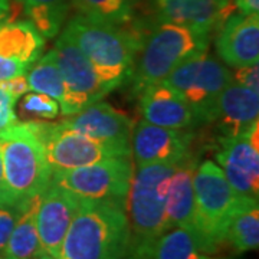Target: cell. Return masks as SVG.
Here are the masks:
<instances>
[{
    "label": "cell",
    "instance_id": "7",
    "mask_svg": "<svg viewBox=\"0 0 259 259\" xmlns=\"http://www.w3.org/2000/svg\"><path fill=\"white\" fill-rule=\"evenodd\" d=\"M164 82L185 98L199 124H210L218 98L232 82V72L207 52L194 55L180 64Z\"/></svg>",
    "mask_w": 259,
    "mask_h": 259
},
{
    "label": "cell",
    "instance_id": "30",
    "mask_svg": "<svg viewBox=\"0 0 259 259\" xmlns=\"http://www.w3.org/2000/svg\"><path fill=\"white\" fill-rule=\"evenodd\" d=\"M232 81L241 87L249 88L259 93V69L258 64L236 68V71L232 74Z\"/></svg>",
    "mask_w": 259,
    "mask_h": 259
},
{
    "label": "cell",
    "instance_id": "14",
    "mask_svg": "<svg viewBox=\"0 0 259 259\" xmlns=\"http://www.w3.org/2000/svg\"><path fill=\"white\" fill-rule=\"evenodd\" d=\"M216 33V52L225 64L235 69L258 64V15L232 13Z\"/></svg>",
    "mask_w": 259,
    "mask_h": 259
},
{
    "label": "cell",
    "instance_id": "26",
    "mask_svg": "<svg viewBox=\"0 0 259 259\" xmlns=\"http://www.w3.org/2000/svg\"><path fill=\"white\" fill-rule=\"evenodd\" d=\"M78 15L107 22L117 26H128L133 22L130 0H69Z\"/></svg>",
    "mask_w": 259,
    "mask_h": 259
},
{
    "label": "cell",
    "instance_id": "21",
    "mask_svg": "<svg viewBox=\"0 0 259 259\" xmlns=\"http://www.w3.org/2000/svg\"><path fill=\"white\" fill-rule=\"evenodd\" d=\"M42 193L25 200L22 212L3 253V259H36L47 255L39 241L36 212Z\"/></svg>",
    "mask_w": 259,
    "mask_h": 259
},
{
    "label": "cell",
    "instance_id": "27",
    "mask_svg": "<svg viewBox=\"0 0 259 259\" xmlns=\"http://www.w3.org/2000/svg\"><path fill=\"white\" fill-rule=\"evenodd\" d=\"M20 108H22V112L29 117L52 120V118H56L59 114V102L51 98L49 95L32 91V93L25 94Z\"/></svg>",
    "mask_w": 259,
    "mask_h": 259
},
{
    "label": "cell",
    "instance_id": "32",
    "mask_svg": "<svg viewBox=\"0 0 259 259\" xmlns=\"http://www.w3.org/2000/svg\"><path fill=\"white\" fill-rule=\"evenodd\" d=\"M0 87L8 91V93L13 97L19 100L22 95L28 94L30 91L28 83V78H26V74L23 75H18L15 78H10V79H6V81H0Z\"/></svg>",
    "mask_w": 259,
    "mask_h": 259
},
{
    "label": "cell",
    "instance_id": "25",
    "mask_svg": "<svg viewBox=\"0 0 259 259\" xmlns=\"http://www.w3.org/2000/svg\"><path fill=\"white\" fill-rule=\"evenodd\" d=\"M26 75L30 91L49 95L56 101H61L64 97V78L56 64L55 55L49 51L47 55L40 56L35 64L30 66Z\"/></svg>",
    "mask_w": 259,
    "mask_h": 259
},
{
    "label": "cell",
    "instance_id": "19",
    "mask_svg": "<svg viewBox=\"0 0 259 259\" xmlns=\"http://www.w3.org/2000/svg\"><path fill=\"white\" fill-rule=\"evenodd\" d=\"M199 164V157L193 150L177 163L171 173L166 199L167 228H183L193 232L194 193L193 175Z\"/></svg>",
    "mask_w": 259,
    "mask_h": 259
},
{
    "label": "cell",
    "instance_id": "6",
    "mask_svg": "<svg viewBox=\"0 0 259 259\" xmlns=\"http://www.w3.org/2000/svg\"><path fill=\"white\" fill-rule=\"evenodd\" d=\"M193 238L199 246L212 255L226 243L232 216L243 197L238 196L212 160L197 164L193 175Z\"/></svg>",
    "mask_w": 259,
    "mask_h": 259
},
{
    "label": "cell",
    "instance_id": "17",
    "mask_svg": "<svg viewBox=\"0 0 259 259\" xmlns=\"http://www.w3.org/2000/svg\"><path fill=\"white\" fill-rule=\"evenodd\" d=\"M158 20L213 33L235 9L232 0H154Z\"/></svg>",
    "mask_w": 259,
    "mask_h": 259
},
{
    "label": "cell",
    "instance_id": "18",
    "mask_svg": "<svg viewBox=\"0 0 259 259\" xmlns=\"http://www.w3.org/2000/svg\"><path fill=\"white\" fill-rule=\"evenodd\" d=\"M143 120L158 127L190 130L197 122L185 98L164 81L144 90L139 97Z\"/></svg>",
    "mask_w": 259,
    "mask_h": 259
},
{
    "label": "cell",
    "instance_id": "11",
    "mask_svg": "<svg viewBox=\"0 0 259 259\" xmlns=\"http://www.w3.org/2000/svg\"><path fill=\"white\" fill-rule=\"evenodd\" d=\"M259 127L238 137L216 139L214 158L238 196L259 200Z\"/></svg>",
    "mask_w": 259,
    "mask_h": 259
},
{
    "label": "cell",
    "instance_id": "29",
    "mask_svg": "<svg viewBox=\"0 0 259 259\" xmlns=\"http://www.w3.org/2000/svg\"><path fill=\"white\" fill-rule=\"evenodd\" d=\"M16 98H13L8 91L0 87V131L18 122V117L15 112Z\"/></svg>",
    "mask_w": 259,
    "mask_h": 259
},
{
    "label": "cell",
    "instance_id": "36",
    "mask_svg": "<svg viewBox=\"0 0 259 259\" xmlns=\"http://www.w3.org/2000/svg\"><path fill=\"white\" fill-rule=\"evenodd\" d=\"M36 259H56V258H52V256H49V255H42V256H39Z\"/></svg>",
    "mask_w": 259,
    "mask_h": 259
},
{
    "label": "cell",
    "instance_id": "15",
    "mask_svg": "<svg viewBox=\"0 0 259 259\" xmlns=\"http://www.w3.org/2000/svg\"><path fill=\"white\" fill-rule=\"evenodd\" d=\"M65 128L110 144L130 146L133 121L107 102L97 101L61 122Z\"/></svg>",
    "mask_w": 259,
    "mask_h": 259
},
{
    "label": "cell",
    "instance_id": "8",
    "mask_svg": "<svg viewBox=\"0 0 259 259\" xmlns=\"http://www.w3.org/2000/svg\"><path fill=\"white\" fill-rule=\"evenodd\" d=\"M30 131L45 150L47 161L52 171L71 170L98 163L101 160L131 156L130 146L110 144L65 128L61 122L28 121Z\"/></svg>",
    "mask_w": 259,
    "mask_h": 259
},
{
    "label": "cell",
    "instance_id": "3",
    "mask_svg": "<svg viewBox=\"0 0 259 259\" xmlns=\"http://www.w3.org/2000/svg\"><path fill=\"white\" fill-rule=\"evenodd\" d=\"M130 228L125 207L81 200L58 259H125Z\"/></svg>",
    "mask_w": 259,
    "mask_h": 259
},
{
    "label": "cell",
    "instance_id": "33",
    "mask_svg": "<svg viewBox=\"0 0 259 259\" xmlns=\"http://www.w3.org/2000/svg\"><path fill=\"white\" fill-rule=\"evenodd\" d=\"M18 6L20 5L16 0H0V22L15 20L18 13Z\"/></svg>",
    "mask_w": 259,
    "mask_h": 259
},
{
    "label": "cell",
    "instance_id": "10",
    "mask_svg": "<svg viewBox=\"0 0 259 259\" xmlns=\"http://www.w3.org/2000/svg\"><path fill=\"white\" fill-rule=\"evenodd\" d=\"M52 52L64 78V97L59 101L62 115L71 117L110 94L88 58L64 33L59 35Z\"/></svg>",
    "mask_w": 259,
    "mask_h": 259
},
{
    "label": "cell",
    "instance_id": "16",
    "mask_svg": "<svg viewBox=\"0 0 259 259\" xmlns=\"http://www.w3.org/2000/svg\"><path fill=\"white\" fill-rule=\"evenodd\" d=\"M259 93L232 81L223 90L214 108L210 124L218 139L238 137L258 124Z\"/></svg>",
    "mask_w": 259,
    "mask_h": 259
},
{
    "label": "cell",
    "instance_id": "1",
    "mask_svg": "<svg viewBox=\"0 0 259 259\" xmlns=\"http://www.w3.org/2000/svg\"><path fill=\"white\" fill-rule=\"evenodd\" d=\"M62 33L82 51L102 85L111 93L130 82L147 32L133 23L117 26L76 13Z\"/></svg>",
    "mask_w": 259,
    "mask_h": 259
},
{
    "label": "cell",
    "instance_id": "12",
    "mask_svg": "<svg viewBox=\"0 0 259 259\" xmlns=\"http://www.w3.org/2000/svg\"><path fill=\"white\" fill-rule=\"evenodd\" d=\"M193 141L192 130L164 128L139 121L133 127L130 140L134 166L176 164L192 151Z\"/></svg>",
    "mask_w": 259,
    "mask_h": 259
},
{
    "label": "cell",
    "instance_id": "38",
    "mask_svg": "<svg viewBox=\"0 0 259 259\" xmlns=\"http://www.w3.org/2000/svg\"><path fill=\"white\" fill-rule=\"evenodd\" d=\"M2 22H3V20H2Z\"/></svg>",
    "mask_w": 259,
    "mask_h": 259
},
{
    "label": "cell",
    "instance_id": "24",
    "mask_svg": "<svg viewBox=\"0 0 259 259\" xmlns=\"http://www.w3.org/2000/svg\"><path fill=\"white\" fill-rule=\"evenodd\" d=\"M148 259H226L204 252L193 235L183 228H173L163 233Z\"/></svg>",
    "mask_w": 259,
    "mask_h": 259
},
{
    "label": "cell",
    "instance_id": "13",
    "mask_svg": "<svg viewBox=\"0 0 259 259\" xmlns=\"http://www.w3.org/2000/svg\"><path fill=\"white\" fill-rule=\"evenodd\" d=\"M79 204L81 199L49 180L36 212L37 235L42 249L47 255L59 258L65 235L75 213L79 209Z\"/></svg>",
    "mask_w": 259,
    "mask_h": 259
},
{
    "label": "cell",
    "instance_id": "20",
    "mask_svg": "<svg viewBox=\"0 0 259 259\" xmlns=\"http://www.w3.org/2000/svg\"><path fill=\"white\" fill-rule=\"evenodd\" d=\"M45 49V37L26 20L0 22V55L29 66L36 62Z\"/></svg>",
    "mask_w": 259,
    "mask_h": 259
},
{
    "label": "cell",
    "instance_id": "9",
    "mask_svg": "<svg viewBox=\"0 0 259 259\" xmlns=\"http://www.w3.org/2000/svg\"><path fill=\"white\" fill-rule=\"evenodd\" d=\"M133 171V158L124 156L71 170L52 171L51 182L81 200L111 202L125 207Z\"/></svg>",
    "mask_w": 259,
    "mask_h": 259
},
{
    "label": "cell",
    "instance_id": "2",
    "mask_svg": "<svg viewBox=\"0 0 259 259\" xmlns=\"http://www.w3.org/2000/svg\"><path fill=\"white\" fill-rule=\"evenodd\" d=\"M176 166L177 163L134 166L125 200L130 228L125 259H148L158 238L168 231L167 189Z\"/></svg>",
    "mask_w": 259,
    "mask_h": 259
},
{
    "label": "cell",
    "instance_id": "5",
    "mask_svg": "<svg viewBox=\"0 0 259 259\" xmlns=\"http://www.w3.org/2000/svg\"><path fill=\"white\" fill-rule=\"evenodd\" d=\"M3 176L0 203L20 204L44 193L52 176L44 146L26 122H15L0 131Z\"/></svg>",
    "mask_w": 259,
    "mask_h": 259
},
{
    "label": "cell",
    "instance_id": "4",
    "mask_svg": "<svg viewBox=\"0 0 259 259\" xmlns=\"http://www.w3.org/2000/svg\"><path fill=\"white\" fill-rule=\"evenodd\" d=\"M212 33L157 20L148 30L131 75V97L137 98L144 90L164 81L189 58L207 52Z\"/></svg>",
    "mask_w": 259,
    "mask_h": 259
},
{
    "label": "cell",
    "instance_id": "34",
    "mask_svg": "<svg viewBox=\"0 0 259 259\" xmlns=\"http://www.w3.org/2000/svg\"><path fill=\"white\" fill-rule=\"evenodd\" d=\"M233 5L242 15H258L259 0H233Z\"/></svg>",
    "mask_w": 259,
    "mask_h": 259
},
{
    "label": "cell",
    "instance_id": "37",
    "mask_svg": "<svg viewBox=\"0 0 259 259\" xmlns=\"http://www.w3.org/2000/svg\"><path fill=\"white\" fill-rule=\"evenodd\" d=\"M0 259H3V258H2V256H0Z\"/></svg>",
    "mask_w": 259,
    "mask_h": 259
},
{
    "label": "cell",
    "instance_id": "31",
    "mask_svg": "<svg viewBox=\"0 0 259 259\" xmlns=\"http://www.w3.org/2000/svg\"><path fill=\"white\" fill-rule=\"evenodd\" d=\"M30 69V66L19 61L0 55V81H6L18 75H23Z\"/></svg>",
    "mask_w": 259,
    "mask_h": 259
},
{
    "label": "cell",
    "instance_id": "23",
    "mask_svg": "<svg viewBox=\"0 0 259 259\" xmlns=\"http://www.w3.org/2000/svg\"><path fill=\"white\" fill-rule=\"evenodd\" d=\"M28 20L45 37L58 36L71 9L69 0H16Z\"/></svg>",
    "mask_w": 259,
    "mask_h": 259
},
{
    "label": "cell",
    "instance_id": "28",
    "mask_svg": "<svg viewBox=\"0 0 259 259\" xmlns=\"http://www.w3.org/2000/svg\"><path fill=\"white\" fill-rule=\"evenodd\" d=\"M23 203H0V256L2 258H3V253H5V249H6L8 241H9L10 233L13 231L15 225L18 222L19 216H20Z\"/></svg>",
    "mask_w": 259,
    "mask_h": 259
},
{
    "label": "cell",
    "instance_id": "22",
    "mask_svg": "<svg viewBox=\"0 0 259 259\" xmlns=\"http://www.w3.org/2000/svg\"><path fill=\"white\" fill-rule=\"evenodd\" d=\"M259 200L243 197L232 216L226 243L235 252L245 253L258 249L259 245Z\"/></svg>",
    "mask_w": 259,
    "mask_h": 259
},
{
    "label": "cell",
    "instance_id": "35",
    "mask_svg": "<svg viewBox=\"0 0 259 259\" xmlns=\"http://www.w3.org/2000/svg\"><path fill=\"white\" fill-rule=\"evenodd\" d=\"M2 176H3V161H2V150H0V182H2Z\"/></svg>",
    "mask_w": 259,
    "mask_h": 259
}]
</instances>
